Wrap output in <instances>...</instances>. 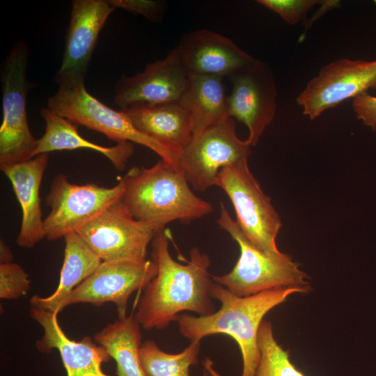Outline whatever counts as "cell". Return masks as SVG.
<instances>
[{
	"label": "cell",
	"instance_id": "4fadbf2b",
	"mask_svg": "<svg viewBox=\"0 0 376 376\" xmlns=\"http://www.w3.org/2000/svg\"><path fill=\"white\" fill-rule=\"evenodd\" d=\"M233 87L227 97L229 118L243 123L249 130L246 141L256 146L276 111L277 90L268 64H255L230 77Z\"/></svg>",
	"mask_w": 376,
	"mask_h": 376
},
{
	"label": "cell",
	"instance_id": "2e32d148",
	"mask_svg": "<svg viewBox=\"0 0 376 376\" xmlns=\"http://www.w3.org/2000/svg\"><path fill=\"white\" fill-rule=\"evenodd\" d=\"M61 67L55 78L85 77L99 33L116 9L108 0H73Z\"/></svg>",
	"mask_w": 376,
	"mask_h": 376
},
{
	"label": "cell",
	"instance_id": "d6986e66",
	"mask_svg": "<svg viewBox=\"0 0 376 376\" xmlns=\"http://www.w3.org/2000/svg\"><path fill=\"white\" fill-rule=\"evenodd\" d=\"M122 111L140 132L171 148L182 151L192 139L190 113L180 102Z\"/></svg>",
	"mask_w": 376,
	"mask_h": 376
},
{
	"label": "cell",
	"instance_id": "7c38bea8",
	"mask_svg": "<svg viewBox=\"0 0 376 376\" xmlns=\"http://www.w3.org/2000/svg\"><path fill=\"white\" fill-rule=\"evenodd\" d=\"M376 88V60L337 59L323 66L297 97L303 113L314 120L324 111Z\"/></svg>",
	"mask_w": 376,
	"mask_h": 376
},
{
	"label": "cell",
	"instance_id": "7402d4cb",
	"mask_svg": "<svg viewBox=\"0 0 376 376\" xmlns=\"http://www.w3.org/2000/svg\"><path fill=\"white\" fill-rule=\"evenodd\" d=\"M63 238L64 259L58 285L48 297L33 295L30 299L32 306L57 312L61 301L90 276L102 262L77 232L70 233Z\"/></svg>",
	"mask_w": 376,
	"mask_h": 376
},
{
	"label": "cell",
	"instance_id": "5bb4252c",
	"mask_svg": "<svg viewBox=\"0 0 376 376\" xmlns=\"http://www.w3.org/2000/svg\"><path fill=\"white\" fill-rule=\"evenodd\" d=\"M187 84L188 75L173 49L142 72L121 75L115 86L114 102L120 110L180 102Z\"/></svg>",
	"mask_w": 376,
	"mask_h": 376
},
{
	"label": "cell",
	"instance_id": "9a60e30c",
	"mask_svg": "<svg viewBox=\"0 0 376 376\" xmlns=\"http://www.w3.org/2000/svg\"><path fill=\"white\" fill-rule=\"evenodd\" d=\"M174 49L188 76L231 77L258 61L230 38L207 29L187 33Z\"/></svg>",
	"mask_w": 376,
	"mask_h": 376
},
{
	"label": "cell",
	"instance_id": "8992f818",
	"mask_svg": "<svg viewBox=\"0 0 376 376\" xmlns=\"http://www.w3.org/2000/svg\"><path fill=\"white\" fill-rule=\"evenodd\" d=\"M28 61V47L20 41L12 47L1 65L0 169L31 159L37 147L38 139L29 129L26 113Z\"/></svg>",
	"mask_w": 376,
	"mask_h": 376
},
{
	"label": "cell",
	"instance_id": "30bf717a",
	"mask_svg": "<svg viewBox=\"0 0 376 376\" xmlns=\"http://www.w3.org/2000/svg\"><path fill=\"white\" fill-rule=\"evenodd\" d=\"M250 154L251 145L237 137L229 118L192 137L181 151L179 167L196 191H205L215 185L221 169L248 161Z\"/></svg>",
	"mask_w": 376,
	"mask_h": 376
},
{
	"label": "cell",
	"instance_id": "6da1fadb",
	"mask_svg": "<svg viewBox=\"0 0 376 376\" xmlns=\"http://www.w3.org/2000/svg\"><path fill=\"white\" fill-rule=\"evenodd\" d=\"M151 244L157 274L143 289L134 315L137 322L145 329H163L182 311L199 315L214 313L209 256L194 247L186 265L178 263L169 253L165 228L156 233Z\"/></svg>",
	"mask_w": 376,
	"mask_h": 376
},
{
	"label": "cell",
	"instance_id": "ac0fdd59",
	"mask_svg": "<svg viewBox=\"0 0 376 376\" xmlns=\"http://www.w3.org/2000/svg\"><path fill=\"white\" fill-rule=\"evenodd\" d=\"M48 161L49 154L45 153L29 161L1 168L11 182L21 206L22 218L16 243L23 248H33L46 237L40 189Z\"/></svg>",
	"mask_w": 376,
	"mask_h": 376
},
{
	"label": "cell",
	"instance_id": "8fae6325",
	"mask_svg": "<svg viewBox=\"0 0 376 376\" xmlns=\"http://www.w3.org/2000/svg\"><path fill=\"white\" fill-rule=\"evenodd\" d=\"M157 274V267L150 260L102 261L61 301L57 312L75 304L100 306L112 302L116 305L118 318H123L130 297L136 290L144 289Z\"/></svg>",
	"mask_w": 376,
	"mask_h": 376
},
{
	"label": "cell",
	"instance_id": "7a4b0ae2",
	"mask_svg": "<svg viewBox=\"0 0 376 376\" xmlns=\"http://www.w3.org/2000/svg\"><path fill=\"white\" fill-rule=\"evenodd\" d=\"M310 290L311 287L286 288L238 297L213 282L210 295L220 301V308L207 315L181 313L175 321L178 324L180 334L190 342L201 341L205 336L218 334L231 336L238 344L242 353L243 369L241 376H255L260 359L258 335L264 316L285 301L290 295L307 293ZM205 367V375L221 376L212 368L210 361H206Z\"/></svg>",
	"mask_w": 376,
	"mask_h": 376
},
{
	"label": "cell",
	"instance_id": "5b68a950",
	"mask_svg": "<svg viewBox=\"0 0 376 376\" xmlns=\"http://www.w3.org/2000/svg\"><path fill=\"white\" fill-rule=\"evenodd\" d=\"M219 226L227 231L240 246V255L233 269L212 280L238 297L286 288L310 287L306 273L288 254L268 255L258 249L233 220L224 204L220 203Z\"/></svg>",
	"mask_w": 376,
	"mask_h": 376
},
{
	"label": "cell",
	"instance_id": "ba28073f",
	"mask_svg": "<svg viewBox=\"0 0 376 376\" xmlns=\"http://www.w3.org/2000/svg\"><path fill=\"white\" fill-rule=\"evenodd\" d=\"M124 186L106 187L94 183L77 185L64 174L56 175L45 198L50 212L44 219L46 238L53 241L76 232L111 204L122 198Z\"/></svg>",
	"mask_w": 376,
	"mask_h": 376
},
{
	"label": "cell",
	"instance_id": "cb8c5ba5",
	"mask_svg": "<svg viewBox=\"0 0 376 376\" xmlns=\"http://www.w3.org/2000/svg\"><path fill=\"white\" fill-rule=\"evenodd\" d=\"M201 341H191L178 354L162 351L152 340L143 343L139 348L141 363L146 376H191L189 368L198 361Z\"/></svg>",
	"mask_w": 376,
	"mask_h": 376
},
{
	"label": "cell",
	"instance_id": "83f0119b",
	"mask_svg": "<svg viewBox=\"0 0 376 376\" xmlns=\"http://www.w3.org/2000/svg\"><path fill=\"white\" fill-rule=\"evenodd\" d=\"M115 8H123L140 14L152 22L159 18L164 9V3L151 0H108Z\"/></svg>",
	"mask_w": 376,
	"mask_h": 376
},
{
	"label": "cell",
	"instance_id": "277c9868",
	"mask_svg": "<svg viewBox=\"0 0 376 376\" xmlns=\"http://www.w3.org/2000/svg\"><path fill=\"white\" fill-rule=\"evenodd\" d=\"M85 77L54 78L58 87L47 100V108L70 122L104 134L116 143L143 146L173 166L179 167L181 151L168 147L144 134L132 123L125 113L99 101L86 90Z\"/></svg>",
	"mask_w": 376,
	"mask_h": 376
},
{
	"label": "cell",
	"instance_id": "4316f807",
	"mask_svg": "<svg viewBox=\"0 0 376 376\" xmlns=\"http://www.w3.org/2000/svg\"><path fill=\"white\" fill-rule=\"evenodd\" d=\"M259 4L279 14L291 25L299 23L315 5L317 0H258Z\"/></svg>",
	"mask_w": 376,
	"mask_h": 376
},
{
	"label": "cell",
	"instance_id": "f1b7e54d",
	"mask_svg": "<svg viewBox=\"0 0 376 376\" xmlns=\"http://www.w3.org/2000/svg\"><path fill=\"white\" fill-rule=\"evenodd\" d=\"M352 107L357 118L376 132V96L367 92L353 98Z\"/></svg>",
	"mask_w": 376,
	"mask_h": 376
},
{
	"label": "cell",
	"instance_id": "ffe728a7",
	"mask_svg": "<svg viewBox=\"0 0 376 376\" xmlns=\"http://www.w3.org/2000/svg\"><path fill=\"white\" fill-rule=\"evenodd\" d=\"M45 122L44 134L38 139L34 157L52 151L90 149L100 152L119 171H123L134 152L132 143L123 142L104 147L86 140L78 133L77 125L54 113L48 108L40 110Z\"/></svg>",
	"mask_w": 376,
	"mask_h": 376
},
{
	"label": "cell",
	"instance_id": "e0dca14e",
	"mask_svg": "<svg viewBox=\"0 0 376 376\" xmlns=\"http://www.w3.org/2000/svg\"><path fill=\"white\" fill-rule=\"evenodd\" d=\"M29 313L44 330L36 348L42 353L58 350L67 376H110L102 369V364L111 359L104 347L88 336L79 341L68 338L59 325L57 312L31 305Z\"/></svg>",
	"mask_w": 376,
	"mask_h": 376
},
{
	"label": "cell",
	"instance_id": "484cf974",
	"mask_svg": "<svg viewBox=\"0 0 376 376\" xmlns=\"http://www.w3.org/2000/svg\"><path fill=\"white\" fill-rule=\"evenodd\" d=\"M31 281L28 274L18 264H0V298L17 299L29 290Z\"/></svg>",
	"mask_w": 376,
	"mask_h": 376
},
{
	"label": "cell",
	"instance_id": "52a82bcc",
	"mask_svg": "<svg viewBox=\"0 0 376 376\" xmlns=\"http://www.w3.org/2000/svg\"><path fill=\"white\" fill-rule=\"evenodd\" d=\"M215 185L224 191L236 214V222L246 237L264 253H281L276 239L281 228L279 215L271 198L250 171L248 161L221 169Z\"/></svg>",
	"mask_w": 376,
	"mask_h": 376
},
{
	"label": "cell",
	"instance_id": "9c48e42d",
	"mask_svg": "<svg viewBox=\"0 0 376 376\" xmlns=\"http://www.w3.org/2000/svg\"><path fill=\"white\" fill-rule=\"evenodd\" d=\"M160 230L133 217L120 199L76 232L102 261L146 260Z\"/></svg>",
	"mask_w": 376,
	"mask_h": 376
},
{
	"label": "cell",
	"instance_id": "f546056e",
	"mask_svg": "<svg viewBox=\"0 0 376 376\" xmlns=\"http://www.w3.org/2000/svg\"><path fill=\"white\" fill-rule=\"evenodd\" d=\"M14 256L11 249L2 238L0 240V263L1 264L13 263Z\"/></svg>",
	"mask_w": 376,
	"mask_h": 376
},
{
	"label": "cell",
	"instance_id": "603a6c76",
	"mask_svg": "<svg viewBox=\"0 0 376 376\" xmlns=\"http://www.w3.org/2000/svg\"><path fill=\"white\" fill-rule=\"evenodd\" d=\"M134 313L107 324L95 334V342L116 362L118 376H146L139 356L142 335Z\"/></svg>",
	"mask_w": 376,
	"mask_h": 376
},
{
	"label": "cell",
	"instance_id": "44dd1931",
	"mask_svg": "<svg viewBox=\"0 0 376 376\" xmlns=\"http://www.w3.org/2000/svg\"><path fill=\"white\" fill-rule=\"evenodd\" d=\"M223 78L211 75L188 76L187 86L180 102L189 111L192 137L229 118Z\"/></svg>",
	"mask_w": 376,
	"mask_h": 376
},
{
	"label": "cell",
	"instance_id": "d4e9b609",
	"mask_svg": "<svg viewBox=\"0 0 376 376\" xmlns=\"http://www.w3.org/2000/svg\"><path fill=\"white\" fill-rule=\"evenodd\" d=\"M260 359L255 376H306L292 363L290 351L274 338L272 323L263 320L258 335Z\"/></svg>",
	"mask_w": 376,
	"mask_h": 376
},
{
	"label": "cell",
	"instance_id": "4dcf8cb0",
	"mask_svg": "<svg viewBox=\"0 0 376 376\" xmlns=\"http://www.w3.org/2000/svg\"><path fill=\"white\" fill-rule=\"evenodd\" d=\"M375 2H376V1H375Z\"/></svg>",
	"mask_w": 376,
	"mask_h": 376
},
{
	"label": "cell",
	"instance_id": "3957f363",
	"mask_svg": "<svg viewBox=\"0 0 376 376\" xmlns=\"http://www.w3.org/2000/svg\"><path fill=\"white\" fill-rule=\"evenodd\" d=\"M120 180L121 200L133 217L158 230L173 221H189L213 212L211 203L192 191L180 167L162 159L149 168L134 166Z\"/></svg>",
	"mask_w": 376,
	"mask_h": 376
}]
</instances>
